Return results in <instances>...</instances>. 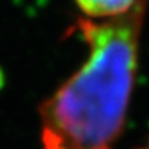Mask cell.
I'll return each instance as SVG.
<instances>
[{
  "mask_svg": "<svg viewBox=\"0 0 149 149\" xmlns=\"http://www.w3.org/2000/svg\"><path fill=\"white\" fill-rule=\"evenodd\" d=\"M146 6L117 19L77 20L88 55L39 107L42 149H113L135 87Z\"/></svg>",
  "mask_w": 149,
  "mask_h": 149,
  "instance_id": "cell-1",
  "label": "cell"
},
{
  "mask_svg": "<svg viewBox=\"0 0 149 149\" xmlns=\"http://www.w3.org/2000/svg\"><path fill=\"white\" fill-rule=\"evenodd\" d=\"M86 19L110 20L135 10L146 0H74Z\"/></svg>",
  "mask_w": 149,
  "mask_h": 149,
  "instance_id": "cell-2",
  "label": "cell"
},
{
  "mask_svg": "<svg viewBox=\"0 0 149 149\" xmlns=\"http://www.w3.org/2000/svg\"><path fill=\"white\" fill-rule=\"evenodd\" d=\"M142 149H149V145H148V146H145V148H142Z\"/></svg>",
  "mask_w": 149,
  "mask_h": 149,
  "instance_id": "cell-3",
  "label": "cell"
}]
</instances>
